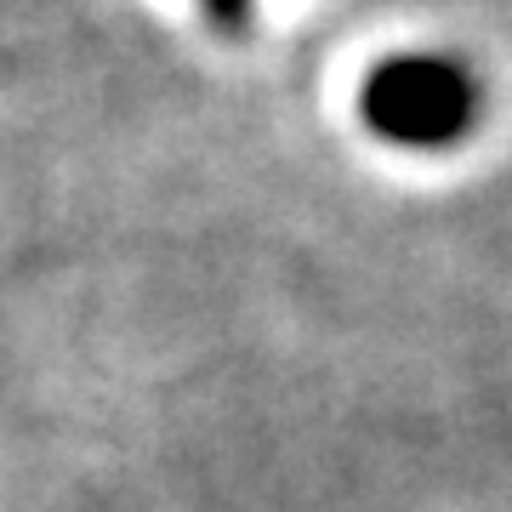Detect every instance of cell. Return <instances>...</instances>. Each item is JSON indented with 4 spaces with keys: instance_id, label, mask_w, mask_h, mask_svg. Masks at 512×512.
I'll return each mask as SVG.
<instances>
[{
    "instance_id": "6da1fadb",
    "label": "cell",
    "mask_w": 512,
    "mask_h": 512,
    "mask_svg": "<svg viewBox=\"0 0 512 512\" xmlns=\"http://www.w3.org/2000/svg\"><path fill=\"white\" fill-rule=\"evenodd\" d=\"M359 114L399 148H450L478 126V80L444 52H404L365 74Z\"/></svg>"
},
{
    "instance_id": "7a4b0ae2",
    "label": "cell",
    "mask_w": 512,
    "mask_h": 512,
    "mask_svg": "<svg viewBox=\"0 0 512 512\" xmlns=\"http://www.w3.org/2000/svg\"><path fill=\"white\" fill-rule=\"evenodd\" d=\"M205 12L217 23L222 35H245V23H251V0H205Z\"/></svg>"
}]
</instances>
